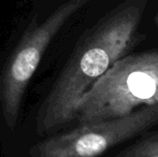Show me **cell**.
Listing matches in <instances>:
<instances>
[{"mask_svg":"<svg viewBox=\"0 0 158 157\" xmlns=\"http://www.w3.org/2000/svg\"><path fill=\"white\" fill-rule=\"evenodd\" d=\"M158 103V48L118 58L83 95L75 110L79 124L127 115Z\"/></svg>","mask_w":158,"mask_h":157,"instance_id":"1","label":"cell"},{"mask_svg":"<svg viewBox=\"0 0 158 157\" xmlns=\"http://www.w3.org/2000/svg\"><path fill=\"white\" fill-rule=\"evenodd\" d=\"M158 124V103L121 118L80 124L64 134L33 144L30 157H98L109 149L148 131Z\"/></svg>","mask_w":158,"mask_h":157,"instance_id":"2","label":"cell"},{"mask_svg":"<svg viewBox=\"0 0 158 157\" xmlns=\"http://www.w3.org/2000/svg\"><path fill=\"white\" fill-rule=\"evenodd\" d=\"M89 0H69L39 26L26 32L9 58L0 79V105L9 128L17 124L27 86L44 52L64 24Z\"/></svg>","mask_w":158,"mask_h":157,"instance_id":"3","label":"cell"},{"mask_svg":"<svg viewBox=\"0 0 158 157\" xmlns=\"http://www.w3.org/2000/svg\"><path fill=\"white\" fill-rule=\"evenodd\" d=\"M113 157H158V130L138 140Z\"/></svg>","mask_w":158,"mask_h":157,"instance_id":"4","label":"cell"}]
</instances>
